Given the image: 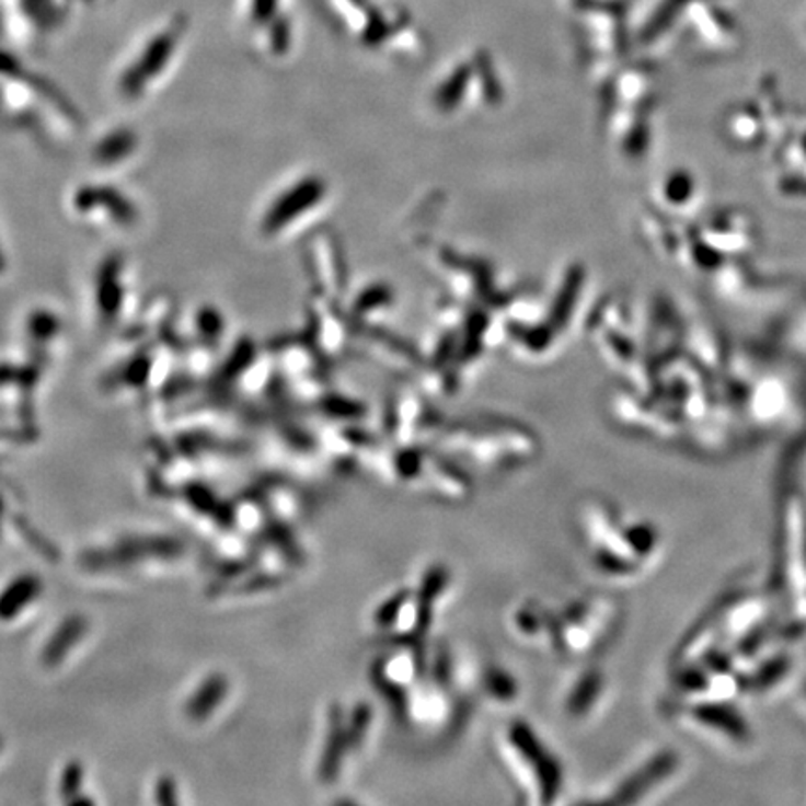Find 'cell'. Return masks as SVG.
I'll return each instance as SVG.
<instances>
[{
	"label": "cell",
	"mask_w": 806,
	"mask_h": 806,
	"mask_svg": "<svg viewBox=\"0 0 806 806\" xmlns=\"http://www.w3.org/2000/svg\"><path fill=\"white\" fill-rule=\"evenodd\" d=\"M187 36V21L174 15L161 21L127 53L126 62L116 73V92L126 101L145 100L164 81L174 68L183 42Z\"/></svg>",
	"instance_id": "obj_1"
},
{
	"label": "cell",
	"mask_w": 806,
	"mask_h": 806,
	"mask_svg": "<svg viewBox=\"0 0 806 806\" xmlns=\"http://www.w3.org/2000/svg\"><path fill=\"white\" fill-rule=\"evenodd\" d=\"M450 586L445 566H429L415 590L405 588L392 594L373 612V627L391 643H424L434 624L435 609Z\"/></svg>",
	"instance_id": "obj_2"
},
{
	"label": "cell",
	"mask_w": 806,
	"mask_h": 806,
	"mask_svg": "<svg viewBox=\"0 0 806 806\" xmlns=\"http://www.w3.org/2000/svg\"><path fill=\"white\" fill-rule=\"evenodd\" d=\"M503 752L510 771L538 805L554 803L564 786V771L556 756L525 721H514L503 737Z\"/></svg>",
	"instance_id": "obj_3"
},
{
	"label": "cell",
	"mask_w": 806,
	"mask_h": 806,
	"mask_svg": "<svg viewBox=\"0 0 806 806\" xmlns=\"http://www.w3.org/2000/svg\"><path fill=\"white\" fill-rule=\"evenodd\" d=\"M379 476L413 485L421 492H428L450 503L465 500L473 490L461 469L413 445L403 447L396 453H384Z\"/></svg>",
	"instance_id": "obj_4"
},
{
	"label": "cell",
	"mask_w": 806,
	"mask_h": 806,
	"mask_svg": "<svg viewBox=\"0 0 806 806\" xmlns=\"http://www.w3.org/2000/svg\"><path fill=\"white\" fill-rule=\"evenodd\" d=\"M453 456L482 469H510L534 458L536 441L521 429L508 426L458 429L442 439Z\"/></svg>",
	"instance_id": "obj_5"
},
{
	"label": "cell",
	"mask_w": 806,
	"mask_h": 806,
	"mask_svg": "<svg viewBox=\"0 0 806 806\" xmlns=\"http://www.w3.org/2000/svg\"><path fill=\"white\" fill-rule=\"evenodd\" d=\"M617 622L618 609L611 599L574 601L561 614L554 612L553 648L572 657L592 654L609 641Z\"/></svg>",
	"instance_id": "obj_6"
},
{
	"label": "cell",
	"mask_w": 806,
	"mask_h": 806,
	"mask_svg": "<svg viewBox=\"0 0 806 806\" xmlns=\"http://www.w3.org/2000/svg\"><path fill=\"white\" fill-rule=\"evenodd\" d=\"M428 659L423 643L396 644V648L373 663V683L387 699L398 704L405 691L426 675Z\"/></svg>",
	"instance_id": "obj_7"
},
{
	"label": "cell",
	"mask_w": 806,
	"mask_h": 806,
	"mask_svg": "<svg viewBox=\"0 0 806 806\" xmlns=\"http://www.w3.org/2000/svg\"><path fill=\"white\" fill-rule=\"evenodd\" d=\"M678 762L680 760L676 758L675 752L655 755L641 768H636L627 779L620 782L614 787L611 797H607V803H614V805L638 803L644 795L652 794V790L661 786L663 782H667L670 776L675 775Z\"/></svg>",
	"instance_id": "obj_8"
},
{
	"label": "cell",
	"mask_w": 806,
	"mask_h": 806,
	"mask_svg": "<svg viewBox=\"0 0 806 806\" xmlns=\"http://www.w3.org/2000/svg\"><path fill=\"white\" fill-rule=\"evenodd\" d=\"M241 20L245 23L246 28L251 32L252 38L256 34V42H264L267 28H275V45L273 53H278L277 39L283 42L284 49L288 44V34H290V25L286 20V4L284 0H240Z\"/></svg>",
	"instance_id": "obj_9"
},
{
	"label": "cell",
	"mask_w": 806,
	"mask_h": 806,
	"mask_svg": "<svg viewBox=\"0 0 806 806\" xmlns=\"http://www.w3.org/2000/svg\"><path fill=\"white\" fill-rule=\"evenodd\" d=\"M511 625L525 641L553 646L554 612L536 601H527L511 614Z\"/></svg>",
	"instance_id": "obj_10"
},
{
	"label": "cell",
	"mask_w": 806,
	"mask_h": 806,
	"mask_svg": "<svg viewBox=\"0 0 806 806\" xmlns=\"http://www.w3.org/2000/svg\"><path fill=\"white\" fill-rule=\"evenodd\" d=\"M604 678L601 670H588L575 681L566 699V713L569 717L585 718L603 696Z\"/></svg>",
	"instance_id": "obj_11"
},
{
	"label": "cell",
	"mask_w": 806,
	"mask_h": 806,
	"mask_svg": "<svg viewBox=\"0 0 806 806\" xmlns=\"http://www.w3.org/2000/svg\"><path fill=\"white\" fill-rule=\"evenodd\" d=\"M482 691L493 702L510 704L511 700L517 699L519 687H517V681L504 668L487 667L484 675H482Z\"/></svg>",
	"instance_id": "obj_12"
}]
</instances>
